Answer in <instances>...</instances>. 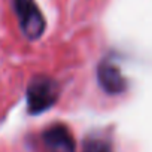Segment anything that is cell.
<instances>
[{
    "label": "cell",
    "instance_id": "cell-4",
    "mask_svg": "<svg viewBox=\"0 0 152 152\" xmlns=\"http://www.w3.org/2000/svg\"><path fill=\"white\" fill-rule=\"evenodd\" d=\"M97 81L106 94L118 96L127 91V79L121 69L110 60H103L97 66Z\"/></svg>",
    "mask_w": 152,
    "mask_h": 152
},
{
    "label": "cell",
    "instance_id": "cell-1",
    "mask_svg": "<svg viewBox=\"0 0 152 152\" xmlns=\"http://www.w3.org/2000/svg\"><path fill=\"white\" fill-rule=\"evenodd\" d=\"M60 99V85L55 79L46 75H36L30 79L26 90L27 112L40 115L49 110Z\"/></svg>",
    "mask_w": 152,
    "mask_h": 152
},
{
    "label": "cell",
    "instance_id": "cell-3",
    "mask_svg": "<svg viewBox=\"0 0 152 152\" xmlns=\"http://www.w3.org/2000/svg\"><path fill=\"white\" fill-rule=\"evenodd\" d=\"M42 143L48 152H76V142L66 124L57 122L42 133Z\"/></svg>",
    "mask_w": 152,
    "mask_h": 152
},
{
    "label": "cell",
    "instance_id": "cell-2",
    "mask_svg": "<svg viewBox=\"0 0 152 152\" xmlns=\"http://www.w3.org/2000/svg\"><path fill=\"white\" fill-rule=\"evenodd\" d=\"M20 30L27 40H37L46 30V21L34 0H11Z\"/></svg>",
    "mask_w": 152,
    "mask_h": 152
},
{
    "label": "cell",
    "instance_id": "cell-5",
    "mask_svg": "<svg viewBox=\"0 0 152 152\" xmlns=\"http://www.w3.org/2000/svg\"><path fill=\"white\" fill-rule=\"evenodd\" d=\"M82 152H113V146L110 139H107L103 134L94 133L85 137Z\"/></svg>",
    "mask_w": 152,
    "mask_h": 152
}]
</instances>
